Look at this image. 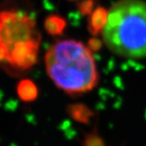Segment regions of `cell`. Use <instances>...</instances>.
Here are the masks:
<instances>
[{
  "instance_id": "1",
  "label": "cell",
  "mask_w": 146,
  "mask_h": 146,
  "mask_svg": "<svg viewBox=\"0 0 146 146\" xmlns=\"http://www.w3.org/2000/svg\"><path fill=\"white\" fill-rule=\"evenodd\" d=\"M46 68L56 86L70 95L90 91L97 86L99 74L90 49L75 40H63L46 54Z\"/></svg>"
},
{
  "instance_id": "2",
  "label": "cell",
  "mask_w": 146,
  "mask_h": 146,
  "mask_svg": "<svg viewBox=\"0 0 146 146\" xmlns=\"http://www.w3.org/2000/svg\"><path fill=\"white\" fill-rule=\"evenodd\" d=\"M102 33L104 42L114 53L127 58L146 57V2H116L107 11Z\"/></svg>"
},
{
  "instance_id": "3",
  "label": "cell",
  "mask_w": 146,
  "mask_h": 146,
  "mask_svg": "<svg viewBox=\"0 0 146 146\" xmlns=\"http://www.w3.org/2000/svg\"><path fill=\"white\" fill-rule=\"evenodd\" d=\"M39 37L35 21L29 14L19 11H0V62L6 63L9 53L18 44Z\"/></svg>"
},
{
  "instance_id": "4",
  "label": "cell",
  "mask_w": 146,
  "mask_h": 146,
  "mask_svg": "<svg viewBox=\"0 0 146 146\" xmlns=\"http://www.w3.org/2000/svg\"><path fill=\"white\" fill-rule=\"evenodd\" d=\"M40 45V37L25 41L11 49L6 63L11 68L25 70L35 65Z\"/></svg>"
},
{
  "instance_id": "5",
  "label": "cell",
  "mask_w": 146,
  "mask_h": 146,
  "mask_svg": "<svg viewBox=\"0 0 146 146\" xmlns=\"http://www.w3.org/2000/svg\"><path fill=\"white\" fill-rule=\"evenodd\" d=\"M17 93L19 98L24 102H33L38 95L37 87L33 82L30 80H22L17 86Z\"/></svg>"
},
{
  "instance_id": "6",
  "label": "cell",
  "mask_w": 146,
  "mask_h": 146,
  "mask_svg": "<svg viewBox=\"0 0 146 146\" xmlns=\"http://www.w3.org/2000/svg\"><path fill=\"white\" fill-rule=\"evenodd\" d=\"M66 28V21L63 17L52 14L45 20V29L51 35H60Z\"/></svg>"
},
{
  "instance_id": "7",
  "label": "cell",
  "mask_w": 146,
  "mask_h": 146,
  "mask_svg": "<svg viewBox=\"0 0 146 146\" xmlns=\"http://www.w3.org/2000/svg\"><path fill=\"white\" fill-rule=\"evenodd\" d=\"M106 16L107 13L104 10L98 9L97 11H94L91 17V21H90V28L92 29L93 33H97L99 31H103L104 24L106 22Z\"/></svg>"
}]
</instances>
